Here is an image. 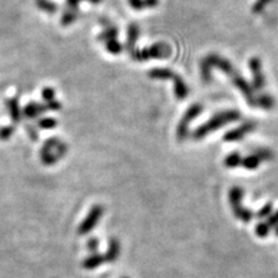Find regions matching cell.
<instances>
[{"instance_id":"3957f363","label":"cell","mask_w":278,"mask_h":278,"mask_svg":"<svg viewBox=\"0 0 278 278\" xmlns=\"http://www.w3.org/2000/svg\"><path fill=\"white\" fill-rule=\"evenodd\" d=\"M200 112H202V106L200 105H194L190 107L188 109V111L184 114V116L181 119V122L179 123L176 129V137L179 139L180 141L184 140L188 136V131H189V125L190 123L193 122L194 118H196Z\"/></svg>"},{"instance_id":"277c9868","label":"cell","mask_w":278,"mask_h":278,"mask_svg":"<svg viewBox=\"0 0 278 278\" xmlns=\"http://www.w3.org/2000/svg\"><path fill=\"white\" fill-rule=\"evenodd\" d=\"M103 212H105V209H103L102 205L96 204L93 206V208L89 210L87 217L83 219V222L78 227V234L79 235L88 234L89 232L98 225L100 218L102 217Z\"/></svg>"},{"instance_id":"7c38bea8","label":"cell","mask_w":278,"mask_h":278,"mask_svg":"<svg viewBox=\"0 0 278 278\" xmlns=\"http://www.w3.org/2000/svg\"><path fill=\"white\" fill-rule=\"evenodd\" d=\"M270 231H271V227L267 222H257L256 226H255V233H256L257 237H260V238L268 237L270 233Z\"/></svg>"},{"instance_id":"5b68a950","label":"cell","mask_w":278,"mask_h":278,"mask_svg":"<svg viewBox=\"0 0 278 278\" xmlns=\"http://www.w3.org/2000/svg\"><path fill=\"white\" fill-rule=\"evenodd\" d=\"M170 53H172V50H170L169 45H166L164 43L154 44L152 45L150 49L141 51V56H139L137 59L144 60L150 59V58H166L169 57Z\"/></svg>"},{"instance_id":"7402d4cb","label":"cell","mask_w":278,"mask_h":278,"mask_svg":"<svg viewBox=\"0 0 278 278\" xmlns=\"http://www.w3.org/2000/svg\"><path fill=\"white\" fill-rule=\"evenodd\" d=\"M269 1H270V0H258L256 4L254 5V12H255V13L261 12L262 8H263L264 6H266Z\"/></svg>"},{"instance_id":"9a60e30c","label":"cell","mask_w":278,"mask_h":278,"mask_svg":"<svg viewBox=\"0 0 278 278\" xmlns=\"http://www.w3.org/2000/svg\"><path fill=\"white\" fill-rule=\"evenodd\" d=\"M9 111H11V116L14 122H20V111H19V106L18 102L15 100H11L7 103Z\"/></svg>"},{"instance_id":"4fadbf2b","label":"cell","mask_w":278,"mask_h":278,"mask_svg":"<svg viewBox=\"0 0 278 278\" xmlns=\"http://www.w3.org/2000/svg\"><path fill=\"white\" fill-rule=\"evenodd\" d=\"M254 154L260 158L261 161H270L274 159V152L269 150V148H256V150L254 151Z\"/></svg>"},{"instance_id":"d4e9b609","label":"cell","mask_w":278,"mask_h":278,"mask_svg":"<svg viewBox=\"0 0 278 278\" xmlns=\"http://www.w3.org/2000/svg\"><path fill=\"white\" fill-rule=\"evenodd\" d=\"M123 278H128V277H123Z\"/></svg>"},{"instance_id":"603a6c76","label":"cell","mask_w":278,"mask_h":278,"mask_svg":"<svg viewBox=\"0 0 278 278\" xmlns=\"http://www.w3.org/2000/svg\"><path fill=\"white\" fill-rule=\"evenodd\" d=\"M79 1H80V0H67V2H69V5L72 6V9H76L74 7H76L77 4H78ZM76 11H77V9H76Z\"/></svg>"},{"instance_id":"44dd1931","label":"cell","mask_w":278,"mask_h":278,"mask_svg":"<svg viewBox=\"0 0 278 278\" xmlns=\"http://www.w3.org/2000/svg\"><path fill=\"white\" fill-rule=\"evenodd\" d=\"M267 222H268V224H269V226H270L271 228H273V227L276 228L277 227V226H278V210L275 213H273V215H271L269 218H268Z\"/></svg>"},{"instance_id":"ffe728a7","label":"cell","mask_w":278,"mask_h":278,"mask_svg":"<svg viewBox=\"0 0 278 278\" xmlns=\"http://www.w3.org/2000/svg\"><path fill=\"white\" fill-rule=\"evenodd\" d=\"M87 248H88V250L92 254L96 253V250H98V248H99V240H98V239L90 238L88 242H87Z\"/></svg>"},{"instance_id":"e0dca14e","label":"cell","mask_w":278,"mask_h":278,"mask_svg":"<svg viewBox=\"0 0 278 278\" xmlns=\"http://www.w3.org/2000/svg\"><path fill=\"white\" fill-rule=\"evenodd\" d=\"M273 203H267L266 205L262 208L260 211L256 213V217L260 218V219H266V218H269L271 215H273Z\"/></svg>"},{"instance_id":"30bf717a","label":"cell","mask_w":278,"mask_h":278,"mask_svg":"<svg viewBox=\"0 0 278 278\" xmlns=\"http://www.w3.org/2000/svg\"><path fill=\"white\" fill-rule=\"evenodd\" d=\"M225 166L227 168H237L242 164V158L239 152H232L227 157L225 158L224 161Z\"/></svg>"},{"instance_id":"2e32d148","label":"cell","mask_w":278,"mask_h":278,"mask_svg":"<svg viewBox=\"0 0 278 278\" xmlns=\"http://www.w3.org/2000/svg\"><path fill=\"white\" fill-rule=\"evenodd\" d=\"M257 105L260 106L261 108L266 109V111H269V109L274 108L275 101H274V99L271 98L270 95H262L261 98H260V100H258Z\"/></svg>"},{"instance_id":"6da1fadb","label":"cell","mask_w":278,"mask_h":278,"mask_svg":"<svg viewBox=\"0 0 278 278\" xmlns=\"http://www.w3.org/2000/svg\"><path fill=\"white\" fill-rule=\"evenodd\" d=\"M240 114L237 111H226L222 112H219L216 116H213L212 118H210L208 122L202 124L194 131L193 137L195 140H200L202 138H204L209 134H211L213 131H217L219 128L225 127L228 123L234 122L239 119Z\"/></svg>"},{"instance_id":"9c48e42d","label":"cell","mask_w":278,"mask_h":278,"mask_svg":"<svg viewBox=\"0 0 278 278\" xmlns=\"http://www.w3.org/2000/svg\"><path fill=\"white\" fill-rule=\"evenodd\" d=\"M105 261H106L105 255L94 253V254L89 255V256L83 262V267L85 268L86 270H93V269H95V268L101 266Z\"/></svg>"},{"instance_id":"5bb4252c","label":"cell","mask_w":278,"mask_h":278,"mask_svg":"<svg viewBox=\"0 0 278 278\" xmlns=\"http://www.w3.org/2000/svg\"><path fill=\"white\" fill-rule=\"evenodd\" d=\"M44 111V107H42L40 105H29L25 108V114L28 116V117H35L38 114Z\"/></svg>"},{"instance_id":"cb8c5ba5","label":"cell","mask_w":278,"mask_h":278,"mask_svg":"<svg viewBox=\"0 0 278 278\" xmlns=\"http://www.w3.org/2000/svg\"><path fill=\"white\" fill-rule=\"evenodd\" d=\"M275 231H276V232H275V233H276V235L278 237V226H277L276 228H275Z\"/></svg>"},{"instance_id":"7a4b0ae2","label":"cell","mask_w":278,"mask_h":278,"mask_svg":"<svg viewBox=\"0 0 278 278\" xmlns=\"http://www.w3.org/2000/svg\"><path fill=\"white\" fill-rule=\"evenodd\" d=\"M242 198H244V189L238 186L229 189L228 199L231 203V208L233 210L234 217L247 224L253 219L254 213L251 210L242 206Z\"/></svg>"},{"instance_id":"52a82bcc","label":"cell","mask_w":278,"mask_h":278,"mask_svg":"<svg viewBox=\"0 0 278 278\" xmlns=\"http://www.w3.org/2000/svg\"><path fill=\"white\" fill-rule=\"evenodd\" d=\"M250 67L254 73V85L256 88H263L264 87V76L262 73L261 60L258 58L254 57L250 60Z\"/></svg>"},{"instance_id":"8fae6325","label":"cell","mask_w":278,"mask_h":278,"mask_svg":"<svg viewBox=\"0 0 278 278\" xmlns=\"http://www.w3.org/2000/svg\"><path fill=\"white\" fill-rule=\"evenodd\" d=\"M262 161L260 160V158L257 156H255L253 153L251 156H247L246 158L242 159V166H244L246 169H250V170H254L256 169V168L260 166V164Z\"/></svg>"},{"instance_id":"ba28073f","label":"cell","mask_w":278,"mask_h":278,"mask_svg":"<svg viewBox=\"0 0 278 278\" xmlns=\"http://www.w3.org/2000/svg\"><path fill=\"white\" fill-rule=\"evenodd\" d=\"M119 250H121V246H119V241L116 238H111L109 239L108 244V250L105 255V258L107 262H115L117 260L119 255Z\"/></svg>"},{"instance_id":"d6986e66","label":"cell","mask_w":278,"mask_h":278,"mask_svg":"<svg viewBox=\"0 0 278 278\" xmlns=\"http://www.w3.org/2000/svg\"><path fill=\"white\" fill-rule=\"evenodd\" d=\"M38 125H40V128L42 129H51V128L56 127L57 122L53 118H44V119H41V121L38 122Z\"/></svg>"},{"instance_id":"ac0fdd59","label":"cell","mask_w":278,"mask_h":278,"mask_svg":"<svg viewBox=\"0 0 278 278\" xmlns=\"http://www.w3.org/2000/svg\"><path fill=\"white\" fill-rule=\"evenodd\" d=\"M14 134V127H5L0 130V140H7L11 136Z\"/></svg>"},{"instance_id":"8992f818","label":"cell","mask_w":278,"mask_h":278,"mask_svg":"<svg viewBox=\"0 0 278 278\" xmlns=\"http://www.w3.org/2000/svg\"><path fill=\"white\" fill-rule=\"evenodd\" d=\"M255 127H256V124H255L254 122H246V123H244V124H241L239 128L234 129V130L226 132L225 136H224L225 141L232 143V141L241 140V139L244 138L246 135L250 134L251 131H254Z\"/></svg>"}]
</instances>
